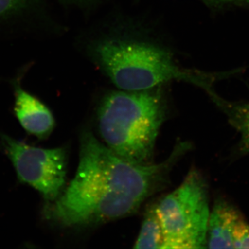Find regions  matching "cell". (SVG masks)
<instances>
[{"mask_svg": "<svg viewBox=\"0 0 249 249\" xmlns=\"http://www.w3.org/2000/svg\"><path fill=\"white\" fill-rule=\"evenodd\" d=\"M178 144L168 160L135 165L83 132L74 178L45 210V217L65 227L96 225L133 213L160 188L172 166L189 149Z\"/></svg>", "mask_w": 249, "mask_h": 249, "instance_id": "obj_1", "label": "cell"}, {"mask_svg": "<svg viewBox=\"0 0 249 249\" xmlns=\"http://www.w3.org/2000/svg\"><path fill=\"white\" fill-rule=\"evenodd\" d=\"M95 63L119 89L142 91L170 80H180L199 87L211 100L219 95L213 85L232 73H209L183 68L166 49L145 41L105 38L89 47Z\"/></svg>", "mask_w": 249, "mask_h": 249, "instance_id": "obj_2", "label": "cell"}, {"mask_svg": "<svg viewBox=\"0 0 249 249\" xmlns=\"http://www.w3.org/2000/svg\"><path fill=\"white\" fill-rule=\"evenodd\" d=\"M160 91H113L101 103L100 132L109 149L135 165L152 163L156 141L166 117Z\"/></svg>", "mask_w": 249, "mask_h": 249, "instance_id": "obj_3", "label": "cell"}, {"mask_svg": "<svg viewBox=\"0 0 249 249\" xmlns=\"http://www.w3.org/2000/svg\"><path fill=\"white\" fill-rule=\"evenodd\" d=\"M164 235L163 249H204L210 216L209 187L193 169L182 183L156 204Z\"/></svg>", "mask_w": 249, "mask_h": 249, "instance_id": "obj_4", "label": "cell"}, {"mask_svg": "<svg viewBox=\"0 0 249 249\" xmlns=\"http://www.w3.org/2000/svg\"><path fill=\"white\" fill-rule=\"evenodd\" d=\"M6 155L12 162L18 179L39 192L51 202L61 195L66 182L65 148H42L1 134Z\"/></svg>", "mask_w": 249, "mask_h": 249, "instance_id": "obj_5", "label": "cell"}, {"mask_svg": "<svg viewBox=\"0 0 249 249\" xmlns=\"http://www.w3.org/2000/svg\"><path fill=\"white\" fill-rule=\"evenodd\" d=\"M53 25L44 0H0V40L45 36Z\"/></svg>", "mask_w": 249, "mask_h": 249, "instance_id": "obj_6", "label": "cell"}, {"mask_svg": "<svg viewBox=\"0 0 249 249\" xmlns=\"http://www.w3.org/2000/svg\"><path fill=\"white\" fill-rule=\"evenodd\" d=\"M22 76L11 80L14 93V113L24 130L39 139H45L55 127L52 111L39 98L23 88Z\"/></svg>", "mask_w": 249, "mask_h": 249, "instance_id": "obj_7", "label": "cell"}, {"mask_svg": "<svg viewBox=\"0 0 249 249\" xmlns=\"http://www.w3.org/2000/svg\"><path fill=\"white\" fill-rule=\"evenodd\" d=\"M248 223L236 206L224 198H218L210 213L206 247L234 249L235 240Z\"/></svg>", "mask_w": 249, "mask_h": 249, "instance_id": "obj_8", "label": "cell"}, {"mask_svg": "<svg viewBox=\"0 0 249 249\" xmlns=\"http://www.w3.org/2000/svg\"><path fill=\"white\" fill-rule=\"evenodd\" d=\"M213 102L227 116L231 125L240 134L239 154L249 155V102L227 101L219 96Z\"/></svg>", "mask_w": 249, "mask_h": 249, "instance_id": "obj_9", "label": "cell"}, {"mask_svg": "<svg viewBox=\"0 0 249 249\" xmlns=\"http://www.w3.org/2000/svg\"><path fill=\"white\" fill-rule=\"evenodd\" d=\"M164 235L156 204L149 207L144 217L134 249H163Z\"/></svg>", "mask_w": 249, "mask_h": 249, "instance_id": "obj_10", "label": "cell"}, {"mask_svg": "<svg viewBox=\"0 0 249 249\" xmlns=\"http://www.w3.org/2000/svg\"><path fill=\"white\" fill-rule=\"evenodd\" d=\"M206 6L214 11L242 8L249 9V0H200Z\"/></svg>", "mask_w": 249, "mask_h": 249, "instance_id": "obj_11", "label": "cell"}, {"mask_svg": "<svg viewBox=\"0 0 249 249\" xmlns=\"http://www.w3.org/2000/svg\"><path fill=\"white\" fill-rule=\"evenodd\" d=\"M58 1L67 4L81 5L88 4V3L92 1L93 0H58Z\"/></svg>", "mask_w": 249, "mask_h": 249, "instance_id": "obj_12", "label": "cell"}]
</instances>
